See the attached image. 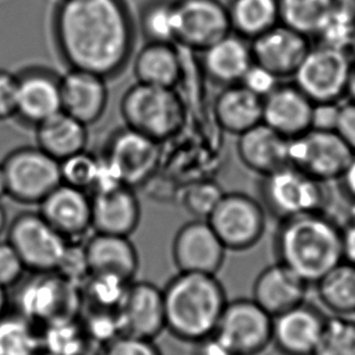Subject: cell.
<instances>
[{
  "label": "cell",
  "instance_id": "1",
  "mask_svg": "<svg viewBox=\"0 0 355 355\" xmlns=\"http://www.w3.org/2000/svg\"><path fill=\"white\" fill-rule=\"evenodd\" d=\"M53 33L69 69L108 80L132 58L136 24L126 0H61Z\"/></svg>",
  "mask_w": 355,
  "mask_h": 355
},
{
  "label": "cell",
  "instance_id": "2",
  "mask_svg": "<svg viewBox=\"0 0 355 355\" xmlns=\"http://www.w3.org/2000/svg\"><path fill=\"white\" fill-rule=\"evenodd\" d=\"M273 246L277 262L293 269L309 285H315L343 261L341 226L325 211L280 220Z\"/></svg>",
  "mask_w": 355,
  "mask_h": 355
},
{
  "label": "cell",
  "instance_id": "3",
  "mask_svg": "<svg viewBox=\"0 0 355 355\" xmlns=\"http://www.w3.org/2000/svg\"><path fill=\"white\" fill-rule=\"evenodd\" d=\"M166 331L194 345L212 336L226 307V291L216 275L178 272L163 288Z\"/></svg>",
  "mask_w": 355,
  "mask_h": 355
},
{
  "label": "cell",
  "instance_id": "4",
  "mask_svg": "<svg viewBox=\"0 0 355 355\" xmlns=\"http://www.w3.org/2000/svg\"><path fill=\"white\" fill-rule=\"evenodd\" d=\"M119 108L126 128L160 144L176 134L184 120L182 101L170 87L135 83L121 96Z\"/></svg>",
  "mask_w": 355,
  "mask_h": 355
},
{
  "label": "cell",
  "instance_id": "5",
  "mask_svg": "<svg viewBox=\"0 0 355 355\" xmlns=\"http://www.w3.org/2000/svg\"><path fill=\"white\" fill-rule=\"evenodd\" d=\"M325 184L293 165H285L261 176V204L279 221L309 212L324 211L327 202Z\"/></svg>",
  "mask_w": 355,
  "mask_h": 355
},
{
  "label": "cell",
  "instance_id": "6",
  "mask_svg": "<svg viewBox=\"0 0 355 355\" xmlns=\"http://www.w3.org/2000/svg\"><path fill=\"white\" fill-rule=\"evenodd\" d=\"M354 58L346 50L314 44L293 76V84L315 103H341L347 97Z\"/></svg>",
  "mask_w": 355,
  "mask_h": 355
},
{
  "label": "cell",
  "instance_id": "7",
  "mask_svg": "<svg viewBox=\"0 0 355 355\" xmlns=\"http://www.w3.org/2000/svg\"><path fill=\"white\" fill-rule=\"evenodd\" d=\"M273 317L252 298L228 301L212 336L231 355H261L272 345Z\"/></svg>",
  "mask_w": 355,
  "mask_h": 355
},
{
  "label": "cell",
  "instance_id": "8",
  "mask_svg": "<svg viewBox=\"0 0 355 355\" xmlns=\"http://www.w3.org/2000/svg\"><path fill=\"white\" fill-rule=\"evenodd\" d=\"M8 196L22 204H39L62 183L60 162L37 147H22L3 160Z\"/></svg>",
  "mask_w": 355,
  "mask_h": 355
},
{
  "label": "cell",
  "instance_id": "9",
  "mask_svg": "<svg viewBox=\"0 0 355 355\" xmlns=\"http://www.w3.org/2000/svg\"><path fill=\"white\" fill-rule=\"evenodd\" d=\"M227 251H245L263 236L267 217L261 202L245 193H225L207 217Z\"/></svg>",
  "mask_w": 355,
  "mask_h": 355
},
{
  "label": "cell",
  "instance_id": "10",
  "mask_svg": "<svg viewBox=\"0 0 355 355\" xmlns=\"http://www.w3.org/2000/svg\"><path fill=\"white\" fill-rule=\"evenodd\" d=\"M26 268L34 273H55L68 246L61 236L39 212H22L15 217L8 232Z\"/></svg>",
  "mask_w": 355,
  "mask_h": 355
},
{
  "label": "cell",
  "instance_id": "11",
  "mask_svg": "<svg viewBox=\"0 0 355 355\" xmlns=\"http://www.w3.org/2000/svg\"><path fill=\"white\" fill-rule=\"evenodd\" d=\"M353 155L336 131L311 129L288 139V165L322 183L337 181Z\"/></svg>",
  "mask_w": 355,
  "mask_h": 355
},
{
  "label": "cell",
  "instance_id": "12",
  "mask_svg": "<svg viewBox=\"0 0 355 355\" xmlns=\"http://www.w3.org/2000/svg\"><path fill=\"white\" fill-rule=\"evenodd\" d=\"M101 160L120 182L137 187L157 171L160 142L124 126L111 135Z\"/></svg>",
  "mask_w": 355,
  "mask_h": 355
},
{
  "label": "cell",
  "instance_id": "13",
  "mask_svg": "<svg viewBox=\"0 0 355 355\" xmlns=\"http://www.w3.org/2000/svg\"><path fill=\"white\" fill-rule=\"evenodd\" d=\"M176 42L180 48L200 53L232 32L221 0H175Z\"/></svg>",
  "mask_w": 355,
  "mask_h": 355
},
{
  "label": "cell",
  "instance_id": "14",
  "mask_svg": "<svg viewBox=\"0 0 355 355\" xmlns=\"http://www.w3.org/2000/svg\"><path fill=\"white\" fill-rule=\"evenodd\" d=\"M119 335L155 341L166 330L163 288L131 282L116 309Z\"/></svg>",
  "mask_w": 355,
  "mask_h": 355
},
{
  "label": "cell",
  "instance_id": "15",
  "mask_svg": "<svg viewBox=\"0 0 355 355\" xmlns=\"http://www.w3.org/2000/svg\"><path fill=\"white\" fill-rule=\"evenodd\" d=\"M226 251L210 223L196 218L178 230L171 254L178 272L216 275L223 266Z\"/></svg>",
  "mask_w": 355,
  "mask_h": 355
},
{
  "label": "cell",
  "instance_id": "16",
  "mask_svg": "<svg viewBox=\"0 0 355 355\" xmlns=\"http://www.w3.org/2000/svg\"><path fill=\"white\" fill-rule=\"evenodd\" d=\"M39 277L24 284L19 293V314L29 322L48 327L72 322V306L68 282L53 273H37Z\"/></svg>",
  "mask_w": 355,
  "mask_h": 355
},
{
  "label": "cell",
  "instance_id": "17",
  "mask_svg": "<svg viewBox=\"0 0 355 355\" xmlns=\"http://www.w3.org/2000/svg\"><path fill=\"white\" fill-rule=\"evenodd\" d=\"M327 318L307 302L273 318L272 345L282 355H313Z\"/></svg>",
  "mask_w": 355,
  "mask_h": 355
},
{
  "label": "cell",
  "instance_id": "18",
  "mask_svg": "<svg viewBox=\"0 0 355 355\" xmlns=\"http://www.w3.org/2000/svg\"><path fill=\"white\" fill-rule=\"evenodd\" d=\"M311 40L306 35L278 24L250 43L254 62L283 79L293 78L312 46Z\"/></svg>",
  "mask_w": 355,
  "mask_h": 355
},
{
  "label": "cell",
  "instance_id": "19",
  "mask_svg": "<svg viewBox=\"0 0 355 355\" xmlns=\"http://www.w3.org/2000/svg\"><path fill=\"white\" fill-rule=\"evenodd\" d=\"M92 226L95 233L130 236L141 221L135 188L119 184L92 193Z\"/></svg>",
  "mask_w": 355,
  "mask_h": 355
},
{
  "label": "cell",
  "instance_id": "20",
  "mask_svg": "<svg viewBox=\"0 0 355 355\" xmlns=\"http://www.w3.org/2000/svg\"><path fill=\"white\" fill-rule=\"evenodd\" d=\"M314 103L293 83L279 84L263 98L262 123L288 139L312 129Z\"/></svg>",
  "mask_w": 355,
  "mask_h": 355
},
{
  "label": "cell",
  "instance_id": "21",
  "mask_svg": "<svg viewBox=\"0 0 355 355\" xmlns=\"http://www.w3.org/2000/svg\"><path fill=\"white\" fill-rule=\"evenodd\" d=\"M39 207V214L67 240L92 230L90 193L61 183Z\"/></svg>",
  "mask_w": 355,
  "mask_h": 355
},
{
  "label": "cell",
  "instance_id": "22",
  "mask_svg": "<svg viewBox=\"0 0 355 355\" xmlns=\"http://www.w3.org/2000/svg\"><path fill=\"white\" fill-rule=\"evenodd\" d=\"M61 111V77L43 69H32L17 77V118L37 126Z\"/></svg>",
  "mask_w": 355,
  "mask_h": 355
},
{
  "label": "cell",
  "instance_id": "23",
  "mask_svg": "<svg viewBox=\"0 0 355 355\" xmlns=\"http://www.w3.org/2000/svg\"><path fill=\"white\" fill-rule=\"evenodd\" d=\"M309 286L293 269L277 262L257 275L251 298L274 318L306 302Z\"/></svg>",
  "mask_w": 355,
  "mask_h": 355
},
{
  "label": "cell",
  "instance_id": "24",
  "mask_svg": "<svg viewBox=\"0 0 355 355\" xmlns=\"http://www.w3.org/2000/svg\"><path fill=\"white\" fill-rule=\"evenodd\" d=\"M108 103L107 79L94 73L69 69L61 77L62 111L82 121L95 124L101 119Z\"/></svg>",
  "mask_w": 355,
  "mask_h": 355
},
{
  "label": "cell",
  "instance_id": "25",
  "mask_svg": "<svg viewBox=\"0 0 355 355\" xmlns=\"http://www.w3.org/2000/svg\"><path fill=\"white\" fill-rule=\"evenodd\" d=\"M198 53L202 73L222 87L240 84L254 63L250 40L233 32Z\"/></svg>",
  "mask_w": 355,
  "mask_h": 355
},
{
  "label": "cell",
  "instance_id": "26",
  "mask_svg": "<svg viewBox=\"0 0 355 355\" xmlns=\"http://www.w3.org/2000/svg\"><path fill=\"white\" fill-rule=\"evenodd\" d=\"M90 275H110L134 282L139 267L137 250L129 236L95 233L84 245Z\"/></svg>",
  "mask_w": 355,
  "mask_h": 355
},
{
  "label": "cell",
  "instance_id": "27",
  "mask_svg": "<svg viewBox=\"0 0 355 355\" xmlns=\"http://www.w3.org/2000/svg\"><path fill=\"white\" fill-rule=\"evenodd\" d=\"M236 153L246 168L263 176L288 165V139L259 123L238 136Z\"/></svg>",
  "mask_w": 355,
  "mask_h": 355
},
{
  "label": "cell",
  "instance_id": "28",
  "mask_svg": "<svg viewBox=\"0 0 355 355\" xmlns=\"http://www.w3.org/2000/svg\"><path fill=\"white\" fill-rule=\"evenodd\" d=\"M136 83L175 89L184 73L182 48L178 44L146 42L135 55Z\"/></svg>",
  "mask_w": 355,
  "mask_h": 355
},
{
  "label": "cell",
  "instance_id": "29",
  "mask_svg": "<svg viewBox=\"0 0 355 355\" xmlns=\"http://www.w3.org/2000/svg\"><path fill=\"white\" fill-rule=\"evenodd\" d=\"M262 113L263 98L241 84L222 87L214 103V114L218 126L236 136L262 123Z\"/></svg>",
  "mask_w": 355,
  "mask_h": 355
},
{
  "label": "cell",
  "instance_id": "30",
  "mask_svg": "<svg viewBox=\"0 0 355 355\" xmlns=\"http://www.w3.org/2000/svg\"><path fill=\"white\" fill-rule=\"evenodd\" d=\"M39 148L58 162L87 149V126L61 111L35 126Z\"/></svg>",
  "mask_w": 355,
  "mask_h": 355
},
{
  "label": "cell",
  "instance_id": "31",
  "mask_svg": "<svg viewBox=\"0 0 355 355\" xmlns=\"http://www.w3.org/2000/svg\"><path fill=\"white\" fill-rule=\"evenodd\" d=\"M226 6L232 32L250 42L279 24L278 0H228Z\"/></svg>",
  "mask_w": 355,
  "mask_h": 355
},
{
  "label": "cell",
  "instance_id": "32",
  "mask_svg": "<svg viewBox=\"0 0 355 355\" xmlns=\"http://www.w3.org/2000/svg\"><path fill=\"white\" fill-rule=\"evenodd\" d=\"M318 297L337 317L355 314V266L342 261L315 285Z\"/></svg>",
  "mask_w": 355,
  "mask_h": 355
},
{
  "label": "cell",
  "instance_id": "33",
  "mask_svg": "<svg viewBox=\"0 0 355 355\" xmlns=\"http://www.w3.org/2000/svg\"><path fill=\"white\" fill-rule=\"evenodd\" d=\"M334 0H278L279 24L313 39Z\"/></svg>",
  "mask_w": 355,
  "mask_h": 355
},
{
  "label": "cell",
  "instance_id": "34",
  "mask_svg": "<svg viewBox=\"0 0 355 355\" xmlns=\"http://www.w3.org/2000/svg\"><path fill=\"white\" fill-rule=\"evenodd\" d=\"M355 34V0H334L322 27L314 37L315 44L349 51Z\"/></svg>",
  "mask_w": 355,
  "mask_h": 355
},
{
  "label": "cell",
  "instance_id": "35",
  "mask_svg": "<svg viewBox=\"0 0 355 355\" xmlns=\"http://www.w3.org/2000/svg\"><path fill=\"white\" fill-rule=\"evenodd\" d=\"M42 349V335L33 322L19 313L0 319V355H35Z\"/></svg>",
  "mask_w": 355,
  "mask_h": 355
},
{
  "label": "cell",
  "instance_id": "36",
  "mask_svg": "<svg viewBox=\"0 0 355 355\" xmlns=\"http://www.w3.org/2000/svg\"><path fill=\"white\" fill-rule=\"evenodd\" d=\"M139 26L146 42H176L175 0H147L139 10Z\"/></svg>",
  "mask_w": 355,
  "mask_h": 355
},
{
  "label": "cell",
  "instance_id": "37",
  "mask_svg": "<svg viewBox=\"0 0 355 355\" xmlns=\"http://www.w3.org/2000/svg\"><path fill=\"white\" fill-rule=\"evenodd\" d=\"M313 355H355V320L351 317L327 318L322 340Z\"/></svg>",
  "mask_w": 355,
  "mask_h": 355
},
{
  "label": "cell",
  "instance_id": "38",
  "mask_svg": "<svg viewBox=\"0 0 355 355\" xmlns=\"http://www.w3.org/2000/svg\"><path fill=\"white\" fill-rule=\"evenodd\" d=\"M62 183L71 187L92 192L100 176V158L83 150L60 162Z\"/></svg>",
  "mask_w": 355,
  "mask_h": 355
},
{
  "label": "cell",
  "instance_id": "39",
  "mask_svg": "<svg viewBox=\"0 0 355 355\" xmlns=\"http://www.w3.org/2000/svg\"><path fill=\"white\" fill-rule=\"evenodd\" d=\"M225 192L215 181L202 180L184 188L181 198L183 207L197 220H207Z\"/></svg>",
  "mask_w": 355,
  "mask_h": 355
},
{
  "label": "cell",
  "instance_id": "40",
  "mask_svg": "<svg viewBox=\"0 0 355 355\" xmlns=\"http://www.w3.org/2000/svg\"><path fill=\"white\" fill-rule=\"evenodd\" d=\"M27 270L22 259L9 241H0V285L11 288L21 282Z\"/></svg>",
  "mask_w": 355,
  "mask_h": 355
},
{
  "label": "cell",
  "instance_id": "41",
  "mask_svg": "<svg viewBox=\"0 0 355 355\" xmlns=\"http://www.w3.org/2000/svg\"><path fill=\"white\" fill-rule=\"evenodd\" d=\"M103 355H163L155 342L119 335L105 347Z\"/></svg>",
  "mask_w": 355,
  "mask_h": 355
},
{
  "label": "cell",
  "instance_id": "42",
  "mask_svg": "<svg viewBox=\"0 0 355 355\" xmlns=\"http://www.w3.org/2000/svg\"><path fill=\"white\" fill-rule=\"evenodd\" d=\"M63 279L72 282L90 275L87 267V256L83 246H71L68 244L62 261L56 270Z\"/></svg>",
  "mask_w": 355,
  "mask_h": 355
},
{
  "label": "cell",
  "instance_id": "43",
  "mask_svg": "<svg viewBox=\"0 0 355 355\" xmlns=\"http://www.w3.org/2000/svg\"><path fill=\"white\" fill-rule=\"evenodd\" d=\"M279 80L280 79L277 76H274L273 73L269 72L268 69L254 62L249 68V71L245 73L244 78L240 84L254 95L264 98L278 87L280 84Z\"/></svg>",
  "mask_w": 355,
  "mask_h": 355
},
{
  "label": "cell",
  "instance_id": "44",
  "mask_svg": "<svg viewBox=\"0 0 355 355\" xmlns=\"http://www.w3.org/2000/svg\"><path fill=\"white\" fill-rule=\"evenodd\" d=\"M17 76L0 69V121L16 116Z\"/></svg>",
  "mask_w": 355,
  "mask_h": 355
},
{
  "label": "cell",
  "instance_id": "45",
  "mask_svg": "<svg viewBox=\"0 0 355 355\" xmlns=\"http://www.w3.org/2000/svg\"><path fill=\"white\" fill-rule=\"evenodd\" d=\"M335 131L355 153V102L348 101L340 105Z\"/></svg>",
  "mask_w": 355,
  "mask_h": 355
},
{
  "label": "cell",
  "instance_id": "46",
  "mask_svg": "<svg viewBox=\"0 0 355 355\" xmlns=\"http://www.w3.org/2000/svg\"><path fill=\"white\" fill-rule=\"evenodd\" d=\"M341 103H315L313 111L312 129L335 131Z\"/></svg>",
  "mask_w": 355,
  "mask_h": 355
},
{
  "label": "cell",
  "instance_id": "47",
  "mask_svg": "<svg viewBox=\"0 0 355 355\" xmlns=\"http://www.w3.org/2000/svg\"><path fill=\"white\" fill-rule=\"evenodd\" d=\"M343 261L355 266V214L341 227Z\"/></svg>",
  "mask_w": 355,
  "mask_h": 355
},
{
  "label": "cell",
  "instance_id": "48",
  "mask_svg": "<svg viewBox=\"0 0 355 355\" xmlns=\"http://www.w3.org/2000/svg\"><path fill=\"white\" fill-rule=\"evenodd\" d=\"M336 182L340 184L345 197L348 198L355 205V153Z\"/></svg>",
  "mask_w": 355,
  "mask_h": 355
},
{
  "label": "cell",
  "instance_id": "49",
  "mask_svg": "<svg viewBox=\"0 0 355 355\" xmlns=\"http://www.w3.org/2000/svg\"><path fill=\"white\" fill-rule=\"evenodd\" d=\"M192 355H231L214 336L192 345Z\"/></svg>",
  "mask_w": 355,
  "mask_h": 355
},
{
  "label": "cell",
  "instance_id": "50",
  "mask_svg": "<svg viewBox=\"0 0 355 355\" xmlns=\"http://www.w3.org/2000/svg\"><path fill=\"white\" fill-rule=\"evenodd\" d=\"M9 307V295H8V288L0 285V319L4 317L8 312Z\"/></svg>",
  "mask_w": 355,
  "mask_h": 355
},
{
  "label": "cell",
  "instance_id": "51",
  "mask_svg": "<svg viewBox=\"0 0 355 355\" xmlns=\"http://www.w3.org/2000/svg\"><path fill=\"white\" fill-rule=\"evenodd\" d=\"M347 97L349 98V101L355 102V58L353 66H352L351 77H349L348 89H347Z\"/></svg>",
  "mask_w": 355,
  "mask_h": 355
},
{
  "label": "cell",
  "instance_id": "52",
  "mask_svg": "<svg viewBox=\"0 0 355 355\" xmlns=\"http://www.w3.org/2000/svg\"><path fill=\"white\" fill-rule=\"evenodd\" d=\"M8 196V186H6V178H5L4 168L0 164V198Z\"/></svg>",
  "mask_w": 355,
  "mask_h": 355
},
{
  "label": "cell",
  "instance_id": "53",
  "mask_svg": "<svg viewBox=\"0 0 355 355\" xmlns=\"http://www.w3.org/2000/svg\"><path fill=\"white\" fill-rule=\"evenodd\" d=\"M8 225V215H6V210L5 207L0 204V234L5 231Z\"/></svg>",
  "mask_w": 355,
  "mask_h": 355
},
{
  "label": "cell",
  "instance_id": "54",
  "mask_svg": "<svg viewBox=\"0 0 355 355\" xmlns=\"http://www.w3.org/2000/svg\"><path fill=\"white\" fill-rule=\"evenodd\" d=\"M349 53H352V56L355 58V34L352 40L351 48H349Z\"/></svg>",
  "mask_w": 355,
  "mask_h": 355
},
{
  "label": "cell",
  "instance_id": "55",
  "mask_svg": "<svg viewBox=\"0 0 355 355\" xmlns=\"http://www.w3.org/2000/svg\"><path fill=\"white\" fill-rule=\"evenodd\" d=\"M35 355H53V353H50L48 351H44L43 347H42V349L37 353Z\"/></svg>",
  "mask_w": 355,
  "mask_h": 355
}]
</instances>
